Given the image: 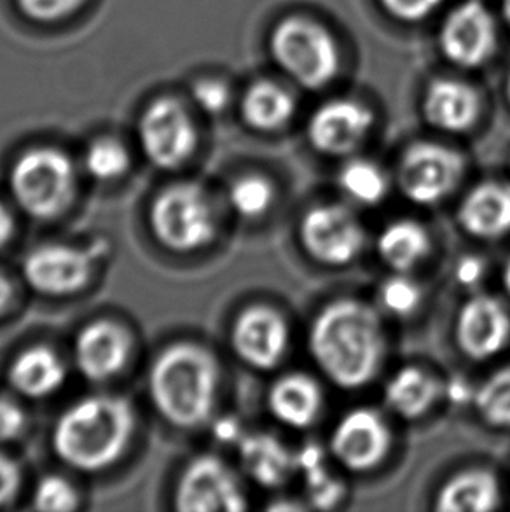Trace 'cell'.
Here are the masks:
<instances>
[{
	"label": "cell",
	"mask_w": 510,
	"mask_h": 512,
	"mask_svg": "<svg viewBox=\"0 0 510 512\" xmlns=\"http://www.w3.org/2000/svg\"><path fill=\"white\" fill-rule=\"evenodd\" d=\"M297 474L303 478L304 500L308 507L334 509L345 500V483L329 469V460Z\"/></svg>",
	"instance_id": "32"
},
{
	"label": "cell",
	"mask_w": 510,
	"mask_h": 512,
	"mask_svg": "<svg viewBox=\"0 0 510 512\" xmlns=\"http://www.w3.org/2000/svg\"><path fill=\"white\" fill-rule=\"evenodd\" d=\"M472 406L486 427L510 430V364L477 383Z\"/></svg>",
	"instance_id": "28"
},
{
	"label": "cell",
	"mask_w": 510,
	"mask_h": 512,
	"mask_svg": "<svg viewBox=\"0 0 510 512\" xmlns=\"http://www.w3.org/2000/svg\"><path fill=\"white\" fill-rule=\"evenodd\" d=\"M21 13L37 23H56L69 18L84 0H16Z\"/></svg>",
	"instance_id": "34"
},
{
	"label": "cell",
	"mask_w": 510,
	"mask_h": 512,
	"mask_svg": "<svg viewBox=\"0 0 510 512\" xmlns=\"http://www.w3.org/2000/svg\"><path fill=\"white\" fill-rule=\"evenodd\" d=\"M14 222L7 208L0 203V249L6 245L13 236Z\"/></svg>",
	"instance_id": "42"
},
{
	"label": "cell",
	"mask_w": 510,
	"mask_h": 512,
	"mask_svg": "<svg viewBox=\"0 0 510 512\" xmlns=\"http://www.w3.org/2000/svg\"><path fill=\"white\" fill-rule=\"evenodd\" d=\"M269 46L276 65L303 88L320 90L338 76V44L317 21L299 16L280 21Z\"/></svg>",
	"instance_id": "5"
},
{
	"label": "cell",
	"mask_w": 510,
	"mask_h": 512,
	"mask_svg": "<svg viewBox=\"0 0 510 512\" xmlns=\"http://www.w3.org/2000/svg\"><path fill=\"white\" fill-rule=\"evenodd\" d=\"M393 180L376 161L346 158L336 175L339 193L355 208H376L388 198Z\"/></svg>",
	"instance_id": "27"
},
{
	"label": "cell",
	"mask_w": 510,
	"mask_h": 512,
	"mask_svg": "<svg viewBox=\"0 0 510 512\" xmlns=\"http://www.w3.org/2000/svg\"><path fill=\"white\" fill-rule=\"evenodd\" d=\"M476 392V385L465 380L462 376H453L449 380H444V402L463 406V404H472Z\"/></svg>",
	"instance_id": "40"
},
{
	"label": "cell",
	"mask_w": 510,
	"mask_h": 512,
	"mask_svg": "<svg viewBox=\"0 0 510 512\" xmlns=\"http://www.w3.org/2000/svg\"><path fill=\"white\" fill-rule=\"evenodd\" d=\"M490 270H488V263L486 259L479 256H463L456 261L455 268H453V278H455L456 285L463 289V291L477 292L483 291L484 284L488 280Z\"/></svg>",
	"instance_id": "36"
},
{
	"label": "cell",
	"mask_w": 510,
	"mask_h": 512,
	"mask_svg": "<svg viewBox=\"0 0 510 512\" xmlns=\"http://www.w3.org/2000/svg\"><path fill=\"white\" fill-rule=\"evenodd\" d=\"M214 437L221 444H238L242 441L245 432H243L242 423L236 420L235 416H221L214 423Z\"/></svg>",
	"instance_id": "41"
},
{
	"label": "cell",
	"mask_w": 510,
	"mask_h": 512,
	"mask_svg": "<svg viewBox=\"0 0 510 512\" xmlns=\"http://www.w3.org/2000/svg\"><path fill=\"white\" fill-rule=\"evenodd\" d=\"M467 168L465 154L455 147L420 140L400 154L393 184L411 205L439 207L456 193L467 175Z\"/></svg>",
	"instance_id": "6"
},
{
	"label": "cell",
	"mask_w": 510,
	"mask_h": 512,
	"mask_svg": "<svg viewBox=\"0 0 510 512\" xmlns=\"http://www.w3.org/2000/svg\"><path fill=\"white\" fill-rule=\"evenodd\" d=\"M97 249L72 245H42L32 250L23 263V277L32 291L62 298L81 291L90 282Z\"/></svg>",
	"instance_id": "15"
},
{
	"label": "cell",
	"mask_w": 510,
	"mask_h": 512,
	"mask_svg": "<svg viewBox=\"0 0 510 512\" xmlns=\"http://www.w3.org/2000/svg\"><path fill=\"white\" fill-rule=\"evenodd\" d=\"M385 315L374 303L338 298L311 319L306 346L318 373L331 385L357 392L378 380L388 357Z\"/></svg>",
	"instance_id": "1"
},
{
	"label": "cell",
	"mask_w": 510,
	"mask_h": 512,
	"mask_svg": "<svg viewBox=\"0 0 510 512\" xmlns=\"http://www.w3.org/2000/svg\"><path fill=\"white\" fill-rule=\"evenodd\" d=\"M236 448L243 476L264 490L282 488L297 474L296 453L273 434H245Z\"/></svg>",
	"instance_id": "23"
},
{
	"label": "cell",
	"mask_w": 510,
	"mask_h": 512,
	"mask_svg": "<svg viewBox=\"0 0 510 512\" xmlns=\"http://www.w3.org/2000/svg\"><path fill=\"white\" fill-rule=\"evenodd\" d=\"M453 338L465 359H497L510 345L509 305L484 289L470 292L456 312Z\"/></svg>",
	"instance_id": "12"
},
{
	"label": "cell",
	"mask_w": 510,
	"mask_h": 512,
	"mask_svg": "<svg viewBox=\"0 0 510 512\" xmlns=\"http://www.w3.org/2000/svg\"><path fill=\"white\" fill-rule=\"evenodd\" d=\"M11 299H13V287L7 278L0 275V317L7 312V308L11 305Z\"/></svg>",
	"instance_id": "43"
},
{
	"label": "cell",
	"mask_w": 510,
	"mask_h": 512,
	"mask_svg": "<svg viewBox=\"0 0 510 512\" xmlns=\"http://www.w3.org/2000/svg\"><path fill=\"white\" fill-rule=\"evenodd\" d=\"M25 425L27 416L20 404L7 397H0V443H9L20 437Z\"/></svg>",
	"instance_id": "37"
},
{
	"label": "cell",
	"mask_w": 510,
	"mask_h": 512,
	"mask_svg": "<svg viewBox=\"0 0 510 512\" xmlns=\"http://www.w3.org/2000/svg\"><path fill=\"white\" fill-rule=\"evenodd\" d=\"M243 121L254 132L275 133L289 125L296 114V98L280 84L259 81L243 95Z\"/></svg>",
	"instance_id": "26"
},
{
	"label": "cell",
	"mask_w": 510,
	"mask_h": 512,
	"mask_svg": "<svg viewBox=\"0 0 510 512\" xmlns=\"http://www.w3.org/2000/svg\"><path fill=\"white\" fill-rule=\"evenodd\" d=\"M84 168L100 182L118 180L130 168V154L126 147L111 137L93 140L84 154Z\"/></svg>",
	"instance_id": "31"
},
{
	"label": "cell",
	"mask_w": 510,
	"mask_h": 512,
	"mask_svg": "<svg viewBox=\"0 0 510 512\" xmlns=\"http://www.w3.org/2000/svg\"><path fill=\"white\" fill-rule=\"evenodd\" d=\"M502 485L486 467H469L451 474L434 497L437 512H491L502 506Z\"/></svg>",
	"instance_id": "24"
},
{
	"label": "cell",
	"mask_w": 510,
	"mask_h": 512,
	"mask_svg": "<svg viewBox=\"0 0 510 512\" xmlns=\"http://www.w3.org/2000/svg\"><path fill=\"white\" fill-rule=\"evenodd\" d=\"M275 201V184L262 173H245L229 184V207L245 221H259L275 207Z\"/></svg>",
	"instance_id": "30"
},
{
	"label": "cell",
	"mask_w": 510,
	"mask_h": 512,
	"mask_svg": "<svg viewBox=\"0 0 510 512\" xmlns=\"http://www.w3.org/2000/svg\"><path fill=\"white\" fill-rule=\"evenodd\" d=\"M507 97H509V102H510V76H509V83H507Z\"/></svg>",
	"instance_id": "46"
},
{
	"label": "cell",
	"mask_w": 510,
	"mask_h": 512,
	"mask_svg": "<svg viewBox=\"0 0 510 512\" xmlns=\"http://www.w3.org/2000/svg\"><path fill=\"white\" fill-rule=\"evenodd\" d=\"M21 472L18 464L0 453V507L7 506L20 490Z\"/></svg>",
	"instance_id": "39"
},
{
	"label": "cell",
	"mask_w": 510,
	"mask_h": 512,
	"mask_svg": "<svg viewBox=\"0 0 510 512\" xmlns=\"http://www.w3.org/2000/svg\"><path fill=\"white\" fill-rule=\"evenodd\" d=\"M509 172H510V161H509Z\"/></svg>",
	"instance_id": "47"
},
{
	"label": "cell",
	"mask_w": 510,
	"mask_h": 512,
	"mask_svg": "<svg viewBox=\"0 0 510 512\" xmlns=\"http://www.w3.org/2000/svg\"><path fill=\"white\" fill-rule=\"evenodd\" d=\"M130 334L111 320H97L77 334L74 345L77 369L90 381L118 376L130 360Z\"/></svg>",
	"instance_id": "19"
},
{
	"label": "cell",
	"mask_w": 510,
	"mask_h": 512,
	"mask_svg": "<svg viewBox=\"0 0 510 512\" xmlns=\"http://www.w3.org/2000/svg\"><path fill=\"white\" fill-rule=\"evenodd\" d=\"M374 250L386 270L414 273L427 263L434 240L423 222L413 217H397L378 231Z\"/></svg>",
	"instance_id": "22"
},
{
	"label": "cell",
	"mask_w": 510,
	"mask_h": 512,
	"mask_svg": "<svg viewBox=\"0 0 510 512\" xmlns=\"http://www.w3.org/2000/svg\"><path fill=\"white\" fill-rule=\"evenodd\" d=\"M175 506L184 512H240L247 509V493L233 467L214 455H201L182 472Z\"/></svg>",
	"instance_id": "13"
},
{
	"label": "cell",
	"mask_w": 510,
	"mask_h": 512,
	"mask_svg": "<svg viewBox=\"0 0 510 512\" xmlns=\"http://www.w3.org/2000/svg\"><path fill=\"white\" fill-rule=\"evenodd\" d=\"M373 126V111L367 105L339 98L325 102L311 114L306 137L318 154L346 160L366 144Z\"/></svg>",
	"instance_id": "14"
},
{
	"label": "cell",
	"mask_w": 510,
	"mask_h": 512,
	"mask_svg": "<svg viewBox=\"0 0 510 512\" xmlns=\"http://www.w3.org/2000/svg\"><path fill=\"white\" fill-rule=\"evenodd\" d=\"M135 429L130 402L95 395L72 404L53 429V450L77 471H104L125 453Z\"/></svg>",
	"instance_id": "2"
},
{
	"label": "cell",
	"mask_w": 510,
	"mask_h": 512,
	"mask_svg": "<svg viewBox=\"0 0 510 512\" xmlns=\"http://www.w3.org/2000/svg\"><path fill=\"white\" fill-rule=\"evenodd\" d=\"M502 14H504V20L510 28V0H502Z\"/></svg>",
	"instance_id": "45"
},
{
	"label": "cell",
	"mask_w": 510,
	"mask_h": 512,
	"mask_svg": "<svg viewBox=\"0 0 510 512\" xmlns=\"http://www.w3.org/2000/svg\"><path fill=\"white\" fill-rule=\"evenodd\" d=\"M77 493L67 479L48 476L37 485L34 493V506L39 511L67 512L77 507Z\"/></svg>",
	"instance_id": "33"
},
{
	"label": "cell",
	"mask_w": 510,
	"mask_h": 512,
	"mask_svg": "<svg viewBox=\"0 0 510 512\" xmlns=\"http://www.w3.org/2000/svg\"><path fill=\"white\" fill-rule=\"evenodd\" d=\"M138 142L154 167L177 170L196 151L198 130L186 105L163 97L147 105L138 119Z\"/></svg>",
	"instance_id": "10"
},
{
	"label": "cell",
	"mask_w": 510,
	"mask_h": 512,
	"mask_svg": "<svg viewBox=\"0 0 510 512\" xmlns=\"http://www.w3.org/2000/svg\"><path fill=\"white\" fill-rule=\"evenodd\" d=\"M7 376L18 394L28 399H44L63 387L67 367L51 348L32 346L13 360Z\"/></svg>",
	"instance_id": "25"
},
{
	"label": "cell",
	"mask_w": 510,
	"mask_h": 512,
	"mask_svg": "<svg viewBox=\"0 0 510 512\" xmlns=\"http://www.w3.org/2000/svg\"><path fill=\"white\" fill-rule=\"evenodd\" d=\"M425 303V291L413 273L390 271L376 289V301L386 319H411Z\"/></svg>",
	"instance_id": "29"
},
{
	"label": "cell",
	"mask_w": 510,
	"mask_h": 512,
	"mask_svg": "<svg viewBox=\"0 0 510 512\" xmlns=\"http://www.w3.org/2000/svg\"><path fill=\"white\" fill-rule=\"evenodd\" d=\"M456 224L477 242H498L510 236V180L486 179L463 194Z\"/></svg>",
	"instance_id": "17"
},
{
	"label": "cell",
	"mask_w": 510,
	"mask_h": 512,
	"mask_svg": "<svg viewBox=\"0 0 510 512\" xmlns=\"http://www.w3.org/2000/svg\"><path fill=\"white\" fill-rule=\"evenodd\" d=\"M266 408L271 418L285 429L308 430L324 413V388L313 374L287 371L269 385Z\"/></svg>",
	"instance_id": "18"
},
{
	"label": "cell",
	"mask_w": 510,
	"mask_h": 512,
	"mask_svg": "<svg viewBox=\"0 0 510 512\" xmlns=\"http://www.w3.org/2000/svg\"><path fill=\"white\" fill-rule=\"evenodd\" d=\"M297 240L313 263L346 268L364 254L367 229L348 201H320L301 215Z\"/></svg>",
	"instance_id": "7"
},
{
	"label": "cell",
	"mask_w": 510,
	"mask_h": 512,
	"mask_svg": "<svg viewBox=\"0 0 510 512\" xmlns=\"http://www.w3.org/2000/svg\"><path fill=\"white\" fill-rule=\"evenodd\" d=\"M500 282H502L505 296L510 299V256L505 259L502 271H500Z\"/></svg>",
	"instance_id": "44"
},
{
	"label": "cell",
	"mask_w": 510,
	"mask_h": 512,
	"mask_svg": "<svg viewBox=\"0 0 510 512\" xmlns=\"http://www.w3.org/2000/svg\"><path fill=\"white\" fill-rule=\"evenodd\" d=\"M439 44L442 53L455 65L465 69L481 67L497 48V25L486 6L469 0L446 16Z\"/></svg>",
	"instance_id": "16"
},
{
	"label": "cell",
	"mask_w": 510,
	"mask_h": 512,
	"mask_svg": "<svg viewBox=\"0 0 510 512\" xmlns=\"http://www.w3.org/2000/svg\"><path fill=\"white\" fill-rule=\"evenodd\" d=\"M9 187L25 214L49 221L63 214L74 200L76 173L67 154L55 147H34L14 163Z\"/></svg>",
	"instance_id": "4"
},
{
	"label": "cell",
	"mask_w": 510,
	"mask_h": 512,
	"mask_svg": "<svg viewBox=\"0 0 510 512\" xmlns=\"http://www.w3.org/2000/svg\"><path fill=\"white\" fill-rule=\"evenodd\" d=\"M191 95L198 109L212 116L226 111L231 102V91L228 86L219 79H210V77L196 81Z\"/></svg>",
	"instance_id": "35"
},
{
	"label": "cell",
	"mask_w": 510,
	"mask_h": 512,
	"mask_svg": "<svg viewBox=\"0 0 510 512\" xmlns=\"http://www.w3.org/2000/svg\"><path fill=\"white\" fill-rule=\"evenodd\" d=\"M423 116L428 125L442 133H467L481 118V97L476 88L458 79H435L423 97Z\"/></svg>",
	"instance_id": "21"
},
{
	"label": "cell",
	"mask_w": 510,
	"mask_h": 512,
	"mask_svg": "<svg viewBox=\"0 0 510 512\" xmlns=\"http://www.w3.org/2000/svg\"><path fill=\"white\" fill-rule=\"evenodd\" d=\"M392 446L393 430L386 413L371 406L345 411L327 439L332 462L353 474L376 471L390 455Z\"/></svg>",
	"instance_id": "9"
},
{
	"label": "cell",
	"mask_w": 510,
	"mask_h": 512,
	"mask_svg": "<svg viewBox=\"0 0 510 512\" xmlns=\"http://www.w3.org/2000/svg\"><path fill=\"white\" fill-rule=\"evenodd\" d=\"M149 222L158 242L175 252L203 249L217 235L214 205L194 182L163 189L152 201Z\"/></svg>",
	"instance_id": "8"
},
{
	"label": "cell",
	"mask_w": 510,
	"mask_h": 512,
	"mask_svg": "<svg viewBox=\"0 0 510 512\" xmlns=\"http://www.w3.org/2000/svg\"><path fill=\"white\" fill-rule=\"evenodd\" d=\"M229 343L245 366L261 373L275 371L282 366L292 343L289 319L273 305L247 306L233 320Z\"/></svg>",
	"instance_id": "11"
},
{
	"label": "cell",
	"mask_w": 510,
	"mask_h": 512,
	"mask_svg": "<svg viewBox=\"0 0 510 512\" xmlns=\"http://www.w3.org/2000/svg\"><path fill=\"white\" fill-rule=\"evenodd\" d=\"M221 371L214 355L196 343L168 346L149 373L152 404L163 418L194 429L214 416Z\"/></svg>",
	"instance_id": "3"
},
{
	"label": "cell",
	"mask_w": 510,
	"mask_h": 512,
	"mask_svg": "<svg viewBox=\"0 0 510 512\" xmlns=\"http://www.w3.org/2000/svg\"><path fill=\"white\" fill-rule=\"evenodd\" d=\"M383 408L402 422H418L444 402V380L416 364L393 371L383 385Z\"/></svg>",
	"instance_id": "20"
},
{
	"label": "cell",
	"mask_w": 510,
	"mask_h": 512,
	"mask_svg": "<svg viewBox=\"0 0 510 512\" xmlns=\"http://www.w3.org/2000/svg\"><path fill=\"white\" fill-rule=\"evenodd\" d=\"M442 0H381L386 11L402 21H420L434 13Z\"/></svg>",
	"instance_id": "38"
}]
</instances>
